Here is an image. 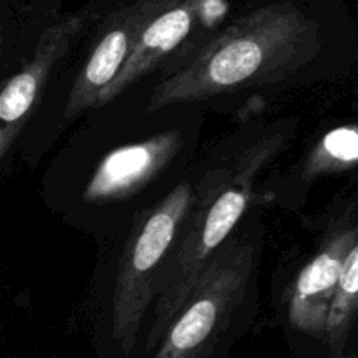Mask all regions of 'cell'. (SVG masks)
Listing matches in <instances>:
<instances>
[{"instance_id":"52a82bcc","label":"cell","mask_w":358,"mask_h":358,"mask_svg":"<svg viewBox=\"0 0 358 358\" xmlns=\"http://www.w3.org/2000/svg\"><path fill=\"white\" fill-rule=\"evenodd\" d=\"M357 241L358 227L338 231L297 276L289 301V320L303 334L327 338L329 317L343 266Z\"/></svg>"},{"instance_id":"277c9868","label":"cell","mask_w":358,"mask_h":358,"mask_svg":"<svg viewBox=\"0 0 358 358\" xmlns=\"http://www.w3.org/2000/svg\"><path fill=\"white\" fill-rule=\"evenodd\" d=\"M255 264V247L245 238L227 240L213 254L187 301L154 352L157 358L210 355L243 301Z\"/></svg>"},{"instance_id":"30bf717a","label":"cell","mask_w":358,"mask_h":358,"mask_svg":"<svg viewBox=\"0 0 358 358\" xmlns=\"http://www.w3.org/2000/svg\"><path fill=\"white\" fill-rule=\"evenodd\" d=\"M358 318V241L346 257L338 292L329 317L327 343L332 355H341L350 331Z\"/></svg>"},{"instance_id":"ba28073f","label":"cell","mask_w":358,"mask_h":358,"mask_svg":"<svg viewBox=\"0 0 358 358\" xmlns=\"http://www.w3.org/2000/svg\"><path fill=\"white\" fill-rule=\"evenodd\" d=\"M203 3L205 0H164L145 23L121 72L100 93L98 107L124 93L126 87L175 51L198 24Z\"/></svg>"},{"instance_id":"8992f818","label":"cell","mask_w":358,"mask_h":358,"mask_svg":"<svg viewBox=\"0 0 358 358\" xmlns=\"http://www.w3.org/2000/svg\"><path fill=\"white\" fill-rule=\"evenodd\" d=\"M164 0H133L114 13L70 90L63 119L70 121L98 103L101 91L121 72L140 34Z\"/></svg>"},{"instance_id":"8fae6325","label":"cell","mask_w":358,"mask_h":358,"mask_svg":"<svg viewBox=\"0 0 358 358\" xmlns=\"http://www.w3.org/2000/svg\"><path fill=\"white\" fill-rule=\"evenodd\" d=\"M358 161V128H338L327 133L311 163L350 164Z\"/></svg>"},{"instance_id":"3957f363","label":"cell","mask_w":358,"mask_h":358,"mask_svg":"<svg viewBox=\"0 0 358 358\" xmlns=\"http://www.w3.org/2000/svg\"><path fill=\"white\" fill-rule=\"evenodd\" d=\"M248 198V180L226 184L220 191L208 189L199 199L196 212L189 213L182 224L184 236L173 243L156 280L154 320L145 343L149 352H156L203 269L240 222Z\"/></svg>"},{"instance_id":"9c48e42d","label":"cell","mask_w":358,"mask_h":358,"mask_svg":"<svg viewBox=\"0 0 358 358\" xmlns=\"http://www.w3.org/2000/svg\"><path fill=\"white\" fill-rule=\"evenodd\" d=\"M180 145L177 133H163L112 150L101 159L86 187L87 199H119L142 189L159 173Z\"/></svg>"},{"instance_id":"5b68a950","label":"cell","mask_w":358,"mask_h":358,"mask_svg":"<svg viewBox=\"0 0 358 358\" xmlns=\"http://www.w3.org/2000/svg\"><path fill=\"white\" fill-rule=\"evenodd\" d=\"M87 24L86 14H72L45 28L30 62L3 86L0 94V157H6L20 135L24 119L44 90L56 63L77 42Z\"/></svg>"},{"instance_id":"7a4b0ae2","label":"cell","mask_w":358,"mask_h":358,"mask_svg":"<svg viewBox=\"0 0 358 358\" xmlns=\"http://www.w3.org/2000/svg\"><path fill=\"white\" fill-rule=\"evenodd\" d=\"M191 206V187L178 184L136 219L122 248L112 296V336L124 355L135 346L140 325L156 297V280Z\"/></svg>"},{"instance_id":"6da1fadb","label":"cell","mask_w":358,"mask_h":358,"mask_svg":"<svg viewBox=\"0 0 358 358\" xmlns=\"http://www.w3.org/2000/svg\"><path fill=\"white\" fill-rule=\"evenodd\" d=\"M320 48L318 28L297 7L273 3L231 24L187 66L161 80L149 108L203 100L236 87L280 79Z\"/></svg>"}]
</instances>
